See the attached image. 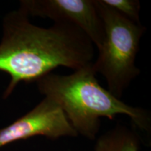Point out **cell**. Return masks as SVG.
I'll return each mask as SVG.
<instances>
[{"instance_id":"4","label":"cell","mask_w":151,"mask_h":151,"mask_svg":"<svg viewBox=\"0 0 151 151\" xmlns=\"http://www.w3.org/2000/svg\"><path fill=\"white\" fill-rule=\"evenodd\" d=\"M20 9L28 16L72 24L82 30L99 48L104 35L103 20L95 0H24Z\"/></svg>"},{"instance_id":"6","label":"cell","mask_w":151,"mask_h":151,"mask_svg":"<svg viewBox=\"0 0 151 151\" xmlns=\"http://www.w3.org/2000/svg\"><path fill=\"white\" fill-rule=\"evenodd\" d=\"M140 142L135 134L118 126L100 137L94 151H139Z\"/></svg>"},{"instance_id":"3","label":"cell","mask_w":151,"mask_h":151,"mask_svg":"<svg viewBox=\"0 0 151 151\" xmlns=\"http://www.w3.org/2000/svg\"><path fill=\"white\" fill-rule=\"evenodd\" d=\"M95 3L103 20L104 35L92 66L97 74L104 77L107 90L120 99L141 72L135 61L146 27L118 14L101 0H95Z\"/></svg>"},{"instance_id":"2","label":"cell","mask_w":151,"mask_h":151,"mask_svg":"<svg viewBox=\"0 0 151 151\" xmlns=\"http://www.w3.org/2000/svg\"><path fill=\"white\" fill-rule=\"evenodd\" d=\"M92 65L69 75L50 73L36 83L41 94L58 104L78 134L95 139L100 127V118L113 120L125 115L139 129L148 130V111L128 105L100 86Z\"/></svg>"},{"instance_id":"5","label":"cell","mask_w":151,"mask_h":151,"mask_svg":"<svg viewBox=\"0 0 151 151\" xmlns=\"http://www.w3.org/2000/svg\"><path fill=\"white\" fill-rule=\"evenodd\" d=\"M78 135L62 109L52 99L44 97L27 113L0 129V147L35 136L55 139Z\"/></svg>"},{"instance_id":"1","label":"cell","mask_w":151,"mask_h":151,"mask_svg":"<svg viewBox=\"0 0 151 151\" xmlns=\"http://www.w3.org/2000/svg\"><path fill=\"white\" fill-rule=\"evenodd\" d=\"M94 47L74 24L54 22L41 27L31 23L22 9L9 13L4 18L0 43V71L11 77L4 99L20 83H36L58 67L74 71L92 65Z\"/></svg>"},{"instance_id":"7","label":"cell","mask_w":151,"mask_h":151,"mask_svg":"<svg viewBox=\"0 0 151 151\" xmlns=\"http://www.w3.org/2000/svg\"><path fill=\"white\" fill-rule=\"evenodd\" d=\"M102 2L118 12L132 20L141 23L139 18L141 4L138 0H101Z\"/></svg>"}]
</instances>
